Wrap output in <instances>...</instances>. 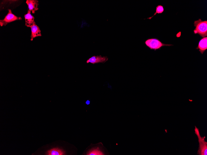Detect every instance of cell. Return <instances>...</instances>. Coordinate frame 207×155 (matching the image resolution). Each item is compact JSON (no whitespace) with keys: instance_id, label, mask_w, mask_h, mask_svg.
<instances>
[{"instance_id":"obj_1","label":"cell","mask_w":207,"mask_h":155,"mask_svg":"<svg viewBox=\"0 0 207 155\" xmlns=\"http://www.w3.org/2000/svg\"><path fill=\"white\" fill-rule=\"evenodd\" d=\"M195 133L197 136L199 143L197 154L198 155H207V142L205 141V136L202 137L200 135L199 129L195 126Z\"/></svg>"},{"instance_id":"obj_2","label":"cell","mask_w":207,"mask_h":155,"mask_svg":"<svg viewBox=\"0 0 207 155\" xmlns=\"http://www.w3.org/2000/svg\"><path fill=\"white\" fill-rule=\"evenodd\" d=\"M195 29L194 33L198 34L202 37L207 36V21H202L201 19L196 20L194 23Z\"/></svg>"},{"instance_id":"obj_3","label":"cell","mask_w":207,"mask_h":155,"mask_svg":"<svg viewBox=\"0 0 207 155\" xmlns=\"http://www.w3.org/2000/svg\"><path fill=\"white\" fill-rule=\"evenodd\" d=\"M145 44L151 50H154L160 49L163 46H169L173 45L171 44L163 43L159 40L156 38H151L147 39L145 41Z\"/></svg>"},{"instance_id":"obj_4","label":"cell","mask_w":207,"mask_h":155,"mask_svg":"<svg viewBox=\"0 0 207 155\" xmlns=\"http://www.w3.org/2000/svg\"><path fill=\"white\" fill-rule=\"evenodd\" d=\"M8 12L4 19L0 20V25L1 27L5 26L8 23L13 21L22 19L21 17H18L13 14L11 9H8Z\"/></svg>"},{"instance_id":"obj_5","label":"cell","mask_w":207,"mask_h":155,"mask_svg":"<svg viewBox=\"0 0 207 155\" xmlns=\"http://www.w3.org/2000/svg\"><path fill=\"white\" fill-rule=\"evenodd\" d=\"M108 60V58L107 56H102L101 55H94L88 59L86 62L87 63H90L93 64L99 63H104Z\"/></svg>"},{"instance_id":"obj_6","label":"cell","mask_w":207,"mask_h":155,"mask_svg":"<svg viewBox=\"0 0 207 155\" xmlns=\"http://www.w3.org/2000/svg\"><path fill=\"white\" fill-rule=\"evenodd\" d=\"M26 3L28 6V10L34 14L38 9V1L37 0H27Z\"/></svg>"},{"instance_id":"obj_7","label":"cell","mask_w":207,"mask_h":155,"mask_svg":"<svg viewBox=\"0 0 207 155\" xmlns=\"http://www.w3.org/2000/svg\"><path fill=\"white\" fill-rule=\"evenodd\" d=\"M31 33L30 40L32 41L36 37L41 36V31L39 27L35 23L30 27Z\"/></svg>"},{"instance_id":"obj_8","label":"cell","mask_w":207,"mask_h":155,"mask_svg":"<svg viewBox=\"0 0 207 155\" xmlns=\"http://www.w3.org/2000/svg\"><path fill=\"white\" fill-rule=\"evenodd\" d=\"M196 49H198L200 53L203 54L207 49V37H204L199 41Z\"/></svg>"},{"instance_id":"obj_9","label":"cell","mask_w":207,"mask_h":155,"mask_svg":"<svg viewBox=\"0 0 207 155\" xmlns=\"http://www.w3.org/2000/svg\"><path fill=\"white\" fill-rule=\"evenodd\" d=\"M31 12L28 9L27 13L24 15L25 25L27 27H30L35 23L34 17L31 14Z\"/></svg>"},{"instance_id":"obj_10","label":"cell","mask_w":207,"mask_h":155,"mask_svg":"<svg viewBox=\"0 0 207 155\" xmlns=\"http://www.w3.org/2000/svg\"><path fill=\"white\" fill-rule=\"evenodd\" d=\"M65 154V152L59 148L51 149L48 150L46 153V155H63Z\"/></svg>"},{"instance_id":"obj_11","label":"cell","mask_w":207,"mask_h":155,"mask_svg":"<svg viewBox=\"0 0 207 155\" xmlns=\"http://www.w3.org/2000/svg\"><path fill=\"white\" fill-rule=\"evenodd\" d=\"M89 155H102L103 153L98 148L90 150L87 153Z\"/></svg>"},{"instance_id":"obj_12","label":"cell","mask_w":207,"mask_h":155,"mask_svg":"<svg viewBox=\"0 0 207 155\" xmlns=\"http://www.w3.org/2000/svg\"><path fill=\"white\" fill-rule=\"evenodd\" d=\"M164 11V8L163 6L161 5H159L156 6V12L154 13V14L152 16L148 18L147 19H151L157 14L162 13V12H163Z\"/></svg>"},{"instance_id":"obj_13","label":"cell","mask_w":207,"mask_h":155,"mask_svg":"<svg viewBox=\"0 0 207 155\" xmlns=\"http://www.w3.org/2000/svg\"><path fill=\"white\" fill-rule=\"evenodd\" d=\"M86 103L87 105H88L90 104V101H89V100H87L86 102Z\"/></svg>"}]
</instances>
